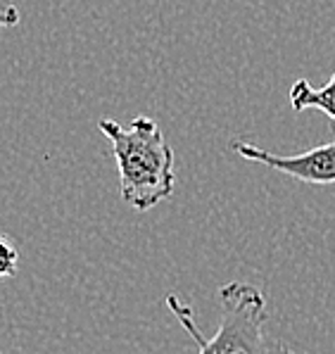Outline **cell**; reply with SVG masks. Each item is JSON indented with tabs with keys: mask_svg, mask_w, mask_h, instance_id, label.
<instances>
[{
	"mask_svg": "<svg viewBox=\"0 0 335 354\" xmlns=\"http://www.w3.org/2000/svg\"><path fill=\"white\" fill-rule=\"evenodd\" d=\"M98 129L112 143L124 203L136 212H148L171 198L176 186V160L155 119L133 117L128 127H122L115 119H100Z\"/></svg>",
	"mask_w": 335,
	"mask_h": 354,
	"instance_id": "1",
	"label": "cell"
},
{
	"mask_svg": "<svg viewBox=\"0 0 335 354\" xmlns=\"http://www.w3.org/2000/svg\"><path fill=\"white\" fill-rule=\"evenodd\" d=\"M221 319L212 337H204L195 324V312L181 297L169 295L166 307L198 345V354H295L269 333L267 304L262 290L250 283H226L219 290Z\"/></svg>",
	"mask_w": 335,
	"mask_h": 354,
	"instance_id": "2",
	"label": "cell"
},
{
	"mask_svg": "<svg viewBox=\"0 0 335 354\" xmlns=\"http://www.w3.org/2000/svg\"><path fill=\"white\" fill-rule=\"evenodd\" d=\"M231 150L236 155L245 157V160L259 162V165L269 169H276V171L285 174V176L302 183H309V186H333L335 183V140L288 157L274 155V152L262 150L252 143H245V140H233Z\"/></svg>",
	"mask_w": 335,
	"mask_h": 354,
	"instance_id": "3",
	"label": "cell"
},
{
	"mask_svg": "<svg viewBox=\"0 0 335 354\" xmlns=\"http://www.w3.org/2000/svg\"><path fill=\"white\" fill-rule=\"evenodd\" d=\"M290 105L295 112L321 110L331 122H335V74L323 88H312L309 81L297 79L290 88Z\"/></svg>",
	"mask_w": 335,
	"mask_h": 354,
	"instance_id": "4",
	"label": "cell"
},
{
	"mask_svg": "<svg viewBox=\"0 0 335 354\" xmlns=\"http://www.w3.org/2000/svg\"><path fill=\"white\" fill-rule=\"evenodd\" d=\"M19 266V252L5 233H0V281L12 279Z\"/></svg>",
	"mask_w": 335,
	"mask_h": 354,
	"instance_id": "5",
	"label": "cell"
},
{
	"mask_svg": "<svg viewBox=\"0 0 335 354\" xmlns=\"http://www.w3.org/2000/svg\"><path fill=\"white\" fill-rule=\"evenodd\" d=\"M19 21V10L15 5H8V8L0 10V29L5 26H15Z\"/></svg>",
	"mask_w": 335,
	"mask_h": 354,
	"instance_id": "6",
	"label": "cell"
},
{
	"mask_svg": "<svg viewBox=\"0 0 335 354\" xmlns=\"http://www.w3.org/2000/svg\"><path fill=\"white\" fill-rule=\"evenodd\" d=\"M0 354H5V352H0Z\"/></svg>",
	"mask_w": 335,
	"mask_h": 354,
	"instance_id": "7",
	"label": "cell"
}]
</instances>
